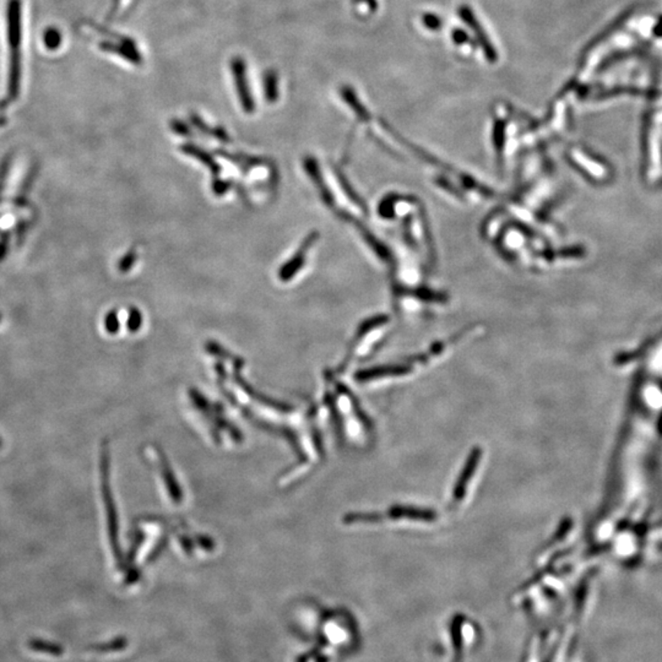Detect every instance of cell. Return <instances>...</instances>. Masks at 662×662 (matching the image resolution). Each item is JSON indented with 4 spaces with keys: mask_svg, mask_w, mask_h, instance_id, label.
Here are the masks:
<instances>
[{
    "mask_svg": "<svg viewBox=\"0 0 662 662\" xmlns=\"http://www.w3.org/2000/svg\"><path fill=\"white\" fill-rule=\"evenodd\" d=\"M480 461H482V449L474 450L472 454L470 455V458L466 461L464 471L461 472L458 483L455 486L454 495H453V506L455 508H458L465 502L469 487L474 482L476 471L479 469Z\"/></svg>",
    "mask_w": 662,
    "mask_h": 662,
    "instance_id": "6da1fadb",
    "label": "cell"
},
{
    "mask_svg": "<svg viewBox=\"0 0 662 662\" xmlns=\"http://www.w3.org/2000/svg\"><path fill=\"white\" fill-rule=\"evenodd\" d=\"M27 647H29L31 652L42 654V655L59 657L64 654V649L61 645L42 640V639H31L27 642Z\"/></svg>",
    "mask_w": 662,
    "mask_h": 662,
    "instance_id": "7a4b0ae2",
    "label": "cell"
}]
</instances>
